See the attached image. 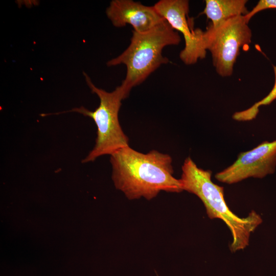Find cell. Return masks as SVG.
<instances>
[{
  "label": "cell",
  "instance_id": "cell-1",
  "mask_svg": "<svg viewBox=\"0 0 276 276\" xmlns=\"http://www.w3.org/2000/svg\"><path fill=\"white\" fill-rule=\"evenodd\" d=\"M112 179L116 188L129 200L155 198L160 192L182 191L179 179L175 178L171 157L152 150L147 153L129 146L110 155Z\"/></svg>",
  "mask_w": 276,
  "mask_h": 276
},
{
  "label": "cell",
  "instance_id": "cell-9",
  "mask_svg": "<svg viewBox=\"0 0 276 276\" xmlns=\"http://www.w3.org/2000/svg\"><path fill=\"white\" fill-rule=\"evenodd\" d=\"M246 0H206L202 13L210 19L213 26H217L232 17L246 15L249 12Z\"/></svg>",
  "mask_w": 276,
  "mask_h": 276
},
{
  "label": "cell",
  "instance_id": "cell-4",
  "mask_svg": "<svg viewBox=\"0 0 276 276\" xmlns=\"http://www.w3.org/2000/svg\"><path fill=\"white\" fill-rule=\"evenodd\" d=\"M85 81L93 93L100 99L99 106L90 111L83 106L58 113L77 112L93 120L97 126L96 144L93 149L82 160L86 163L94 162L104 155H111L117 150L129 146V139L123 132L119 120L122 101L128 96L120 85L111 92L96 86L91 79L83 72Z\"/></svg>",
  "mask_w": 276,
  "mask_h": 276
},
{
  "label": "cell",
  "instance_id": "cell-3",
  "mask_svg": "<svg viewBox=\"0 0 276 276\" xmlns=\"http://www.w3.org/2000/svg\"><path fill=\"white\" fill-rule=\"evenodd\" d=\"M181 41L177 31L165 20L148 32L132 31L128 47L119 56L107 63L108 66L121 64L126 65L127 72L120 85L129 96L131 89L143 81L169 59L163 56V49L177 45Z\"/></svg>",
  "mask_w": 276,
  "mask_h": 276
},
{
  "label": "cell",
  "instance_id": "cell-7",
  "mask_svg": "<svg viewBox=\"0 0 276 276\" xmlns=\"http://www.w3.org/2000/svg\"><path fill=\"white\" fill-rule=\"evenodd\" d=\"M154 6L174 30L183 35L185 47L180 53V59L190 65L196 63L199 59L204 58L206 50L202 41L203 31L200 29L193 30L188 21L189 1L160 0Z\"/></svg>",
  "mask_w": 276,
  "mask_h": 276
},
{
  "label": "cell",
  "instance_id": "cell-2",
  "mask_svg": "<svg viewBox=\"0 0 276 276\" xmlns=\"http://www.w3.org/2000/svg\"><path fill=\"white\" fill-rule=\"evenodd\" d=\"M181 170L179 180L182 190L196 195L203 203L208 217L221 219L229 229L233 238L231 251L245 248L250 235L262 222L261 216L254 211L243 218L235 215L225 202L223 188L212 181V171L199 168L190 157L186 158Z\"/></svg>",
  "mask_w": 276,
  "mask_h": 276
},
{
  "label": "cell",
  "instance_id": "cell-10",
  "mask_svg": "<svg viewBox=\"0 0 276 276\" xmlns=\"http://www.w3.org/2000/svg\"><path fill=\"white\" fill-rule=\"evenodd\" d=\"M273 68L275 75V81L269 93L265 98L255 103L249 108L234 113L233 115V119L238 121L252 120L257 117L259 111V107L269 105L276 99V66L273 65Z\"/></svg>",
  "mask_w": 276,
  "mask_h": 276
},
{
  "label": "cell",
  "instance_id": "cell-8",
  "mask_svg": "<svg viewBox=\"0 0 276 276\" xmlns=\"http://www.w3.org/2000/svg\"><path fill=\"white\" fill-rule=\"evenodd\" d=\"M106 13L114 27L129 24L138 33L148 32L165 20L154 6H145L132 0L112 1Z\"/></svg>",
  "mask_w": 276,
  "mask_h": 276
},
{
  "label": "cell",
  "instance_id": "cell-5",
  "mask_svg": "<svg viewBox=\"0 0 276 276\" xmlns=\"http://www.w3.org/2000/svg\"><path fill=\"white\" fill-rule=\"evenodd\" d=\"M244 16L232 17L217 26L210 24L203 31L204 47L211 52L213 65L222 77L232 75L240 49L251 42V31Z\"/></svg>",
  "mask_w": 276,
  "mask_h": 276
},
{
  "label": "cell",
  "instance_id": "cell-6",
  "mask_svg": "<svg viewBox=\"0 0 276 276\" xmlns=\"http://www.w3.org/2000/svg\"><path fill=\"white\" fill-rule=\"evenodd\" d=\"M276 167V140L264 141L252 149L240 153L237 160L215 177L227 184L249 177L262 178L273 174Z\"/></svg>",
  "mask_w": 276,
  "mask_h": 276
}]
</instances>
